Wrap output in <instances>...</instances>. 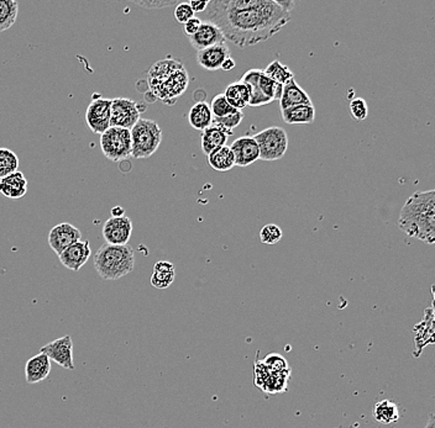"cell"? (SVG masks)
<instances>
[{
	"label": "cell",
	"instance_id": "6da1fadb",
	"mask_svg": "<svg viewBox=\"0 0 435 428\" xmlns=\"http://www.w3.org/2000/svg\"><path fill=\"white\" fill-rule=\"evenodd\" d=\"M203 18L219 29L225 41L248 47L275 36L291 21V13L276 0H214L208 1Z\"/></svg>",
	"mask_w": 435,
	"mask_h": 428
},
{
	"label": "cell",
	"instance_id": "7a4b0ae2",
	"mask_svg": "<svg viewBox=\"0 0 435 428\" xmlns=\"http://www.w3.org/2000/svg\"><path fill=\"white\" fill-rule=\"evenodd\" d=\"M399 228L426 245L435 242V190L414 193L399 214Z\"/></svg>",
	"mask_w": 435,
	"mask_h": 428
},
{
	"label": "cell",
	"instance_id": "3957f363",
	"mask_svg": "<svg viewBox=\"0 0 435 428\" xmlns=\"http://www.w3.org/2000/svg\"><path fill=\"white\" fill-rule=\"evenodd\" d=\"M94 268L103 280H118L135 268L134 250L129 245L114 246L104 243L96 251Z\"/></svg>",
	"mask_w": 435,
	"mask_h": 428
},
{
	"label": "cell",
	"instance_id": "277c9868",
	"mask_svg": "<svg viewBox=\"0 0 435 428\" xmlns=\"http://www.w3.org/2000/svg\"><path fill=\"white\" fill-rule=\"evenodd\" d=\"M131 157L136 160L149 158L159 150L162 142V130L150 118H140L130 130Z\"/></svg>",
	"mask_w": 435,
	"mask_h": 428
},
{
	"label": "cell",
	"instance_id": "5b68a950",
	"mask_svg": "<svg viewBox=\"0 0 435 428\" xmlns=\"http://www.w3.org/2000/svg\"><path fill=\"white\" fill-rule=\"evenodd\" d=\"M189 77L184 66L157 79H149V87L157 99L172 105L188 87Z\"/></svg>",
	"mask_w": 435,
	"mask_h": 428
},
{
	"label": "cell",
	"instance_id": "8992f818",
	"mask_svg": "<svg viewBox=\"0 0 435 428\" xmlns=\"http://www.w3.org/2000/svg\"><path fill=\"white\" fill-rule=\"evenodd\" d=\"M259 151H260V160H279L286 155L289 148V136L284 128L272 126L265 128L261 133H256L255 136Z\"/></svg>",
	"mask_w": 435,
	"mask_h": 428
},
{
	"label": "cell",
	"instance_id": "52a82bcc",
	"mask_svg": "<svg viewBox=\"0 0 435 428\" xmlns=\"http://www.w3.org/2000/svg\"><path fill=\"white\" fill-rule=\"evenodd\" d=\"M103 155L111 162H121L131 157V135L130 130L109 128L101 135Z\"/></svg>",
	"mask_w": 435,
	"mask_h": 428
},
{
	"label": "cell",
	"instance_id": "ba28073f",
	"mask_svg": "<svg viewBox=\"0 0 435 428\" xmlns=\"http://www.w3.org/2000/svg\"><path fill=\"white\" fill-rule=\"evenodd\" d=\"M140 114H141V110L136 101H131L129 98L111 99L110 128L131 130L134 125L141 118Z\"/></svg>",
	"mask_w": 435,
	"mask_h": 428
},
{
	"label": "cell",
	"instance_id": "9c48e42d",
	"mask_svg": "<svg viewBox=\"0 0 435 428\" xmlns=\"http://www.w3.org/2000/svg\"><path fill=\"white\" fill-rule=\"evenodd\" d=\"M110 106L111 99L106 98L93 99L92 103L88 105L84 118L93 133L101 135L110 128Z\"/></svg>",
	"mask_w": 435,
	"mask_h": 428
},
{
	"label": "cell",
	"instance_id": "30bf717a",
	"mask_svg": "<svg viewBox=\"0 0 435 428\" xmlns=\"http://www.w3.org/2000/svg\"><path fill=\"white\" fill-rule=\"evenodd\" d=\"M40 352L45 353L49 360L55 362L64 370H74V342L69 335L47 343Z\"/></svg>",
	"mask_w": 435,
	"mask_h": 428
},
{
	"label": "cell",
	"instance_id": "8fae6325",
	"mask_svg": "<svg viewBox=\"0 0 435 428\" xmlns=\"http://www.w3.org/2000/svg\"><path fill=\"white\" fill-rule=\"evenodd\" d=\"M133 233V221L128 216L110 218L103 226V237L108 245L124 246L128 245Z\"/></svg>",
	"mask_w": 435,
	"mask_h": 428
},
{
	"label": "cell",
	"instance_id": "7c38bea8",
	"mask_svg": "<svg viewBox=\"0 0 435 428\" xmlns=\"http://www.w3.org/2000/svg\"><path fill=\"white\" fill-rule=\"evenodd\" d=\"M82 240V233L72 223H64L51 228L49 233V245L56 255H60L71 245Z\"/></svg>",
	"mask_w": 435,
	"mask_h": 428
},
{
	"label": "cell",
	"instance_id": "4fadbf2b",
	"mask_svg": "<svg viewBox=\"0 0 435 428\" xmlns=\"http://www.w3.org/2000/svg\"><path fill=\"white\" fill-rule=\"evenodd\" d=\"M230 150L235 158V165L239 167H248L260 160V151L254 137H240L231 143Z\"/></svg>",
	"mask_w": 435,
	"mask_h": 428
},
{
	"label": "cell",
	"instance_id": "5bb4252c",
	"mask_svg": "<svg viewBox=\"0 0 435 428\" xmlns=\"http://www.w3.org/2000/svg\"><path fill=\"white\" fill-rule=\"evenodd\" d=\"M92 255V250L89 246V241H78L66 248L60 255L61 263L66 268L74 272H78L83 265L87 263L89 257Z\"/></svg>",
	"mask_w": 435,
	"mask_h": 428
},
{
	"label": "cell",
	"instance_id": "9a60e30c",
	"mask_svg": "<svg viewBox=\"0 0 435 428\" xmlns=\"http://www.w3.org/2000/svg\"><path fill=\"white\" fill-rule=\"evenodd\" d=\"M191 45L197 51H202L211 46L225 44V39L214 24L202 23L193 36L188 37Z\"/></svg>",
	"mask_w": 435,
	"mask_h": 428
},
{
	"label": "cell",
	"instance_id": "2e32d148",
	"mask_svg": "<svg viewBox=\"0 0 435 428\" xmlns=\"http://www.w3.org/2000/svg\"><path fill=\"white\" fill-rule=\"evenodd\" d=\"M51 373V360L45 353L34 355L25 365L26 383L37 384L49 378Z\"/></svg>",
	"mask_w": 435,
	"mask_h": 428
},
{
	"label": "cell",
	"instance_id": "e0dca14e",
	"mask_svg": "<svg viewBox=\"0 0 435 428\" xmlns=\"http://www.w3.org/2000/svg\"><path fill=\"white\" fill-rule=\"evenodd\" d=\"M229 57L230 51L225 44L211 46L197 52L198 63L206 71H218L225 59Z\"/></svg>",
	"mask_w": 435,
	"mask_h": 428
},
{
	"label": "cell",
	"instance_id": "ac0fdd59",
	"mask_svg": "<svg viewBox=\"0 0 435 428\" xmlns=\"http://www.w3.org/2000/svg\"><path fill=\"white\" fill-rule=\"evenodd\" d=\"M279 101H280L281 110L294 108L298 105H313L311 96H308L307 91H304L302 87L298 86L294 78L284 84L282 96Z\"/></svg>",
	"mask_w": 435,
	"mask_h": 428
},
{
	"label": "cell",
	"instance_id": "d6986e66",
	"mask_svg": "<svg viewBox=\"0 0 435 428\" xmlns=\"http://www.w3.org/2000/svg\"><path fill=\"white\" fill-rule=\"evenodd\" d=\"M0 193L9 199H21L28 193V180L21 172L0 179Z\"/></svg>",
	"mask_w": 435,
	"mask_h": 428
},
{
	"label": "cell",
	"instance_id": "ffe728a7",
	"mask_svg": "<svg viewBox=\"0 0 435 428\" xmlns=\"http://www.w3.org/2000/svg\"><path fill=\"white\" fill-rule=\"evenodd\" d=\"M261 72V69H250L246 73H244L243 77L240 78V82L246 84L250 88L249 106H264V105L272 103L271 99H269L267 96L262 94V91H260V88L257 86Z\"/></svg>",
	"mask_w": 435,
	"mask_h": 428
},
{
	"label": "cell",
	"instance_id": "44dd1931",
	"mask_svg": "<svg viewBox=\"0 0 435 428\" xmlns=\"http://www.w3.org/2000/svg\"><path fill=\"white\" fill-rule=\"evenodd\" d=\"M213 118H214L211 114V106L206 101L196 103L188 114V121L191 123V126L198 131H204L206 128H211Z\"/></svg>",
	"mask_w": 435,
	"mask_h": 428
},
{
	"label": "cell",
	"instance_id": "7402d4cb",
	"mask_svg": "<svg viewBox=\"0 0 435 428\" xmlns=\"http://www.w3.org/2000/svg\"><path fill=\"white\" fill-rule=\"evenodd\" d=\"M281 111L284 123L289 125H308L313 123L316 118L314 105H298Z\"/></svg>",
	"mask_w": 435,
	"mask_h": 428
},
{
	"label": "cell",
	"instance_id": "603a6c76",
	"mask_svg": "<svg viewBox=\"0 0 435 428\" xmlns=\"http://www.w3.org/2000/svg\"><path fill=\"white\" fill-rule=\"evenodd\" d=\"M229 136H231V133H226L225 130L218 128L216 125H211V128H206L202 133L203 153L208 156L216 148L226 146Z\"/></svg>",
	"mask_w": 435,
	"mask_h": 428
},
{
	"label": "cell",
	"instance_id": "cb8c5ba5",
	"mask_svg": "<svg viewBox=\"0 0 435 428\" xmlns=\"http://www.w3.org/2000/svg\"><path fill=\"white\" fill-rule=\"evenodd\" d=\"M225 99L228 101L234 109L241 110L245 109L249 106V101H250V88L244 83L235 82L229 84L224 93Z\"/></svg>",
	"mask_w": 435,
	"mask_h": 428
},
{
	"label": "cell",
	"instance_id": "d4e9b609",
	"mask_svg": "<svg viewBox=\"0 0 435 428\" xmlns=\"http://www.w3.org/2000/svg\"><path fill=\"white\" fill-rule=\"evenodd\" d=\"M174 278H176V269L170 262L160 260L154 265L151 277L152 287L164 290V289L171 287V284L174 282Z\"/></svg>",
	"mask_w": 435,
	"mask_h": 428
},
{
	"label": "cell",
	"instance_id": "484cf974",
	"mask_svg": "<svg viewBox=\"0 0 435 428\" xmlns=\"http://www.w3.org/2000/svg\"><path fill=\"white\" fill-rule=\"evenodd\" d=\"M206 162L216 172H228L235 167V158L229 146L216 148L206 156Z\"/></svg>",
	"mask_w": 435,
	"mask_h": 428
},
{
	"label": "cell",
	"instance_id": "4316f807",
	"mask_svg": "<svg viewBox=\"0 0 435 428\" xmlns=\"http://www.w3.org/2000/svg\"><path fill=\"white\" fill-rule=\"evenodd\" d=\"M372 414L374 419L380 424H394L399 419V405L389 400L379 401L374 406Z\"/></svg>",
	"mask_w": 435,
	"mask_h": 428
},
{
	"label": "cell",
	"instance_id": "83f0119b",
	"mask_svg": "<svg viewBox=\"0 0 435 428\" xmlns=\"http://www.w3.org/2000/svg\"><path fill=\"white\" fill-rule=\"evenodd\" d=\"M19 4L15 0H0V32L9 30L18 18Z\"/></svg>",
	"mask_w": 435,
	"mask_h": 428
},
{
	"label": "cell",
	"instance_id": "f1b7e54d",
	"mask_svg": "<svg viewBox=\"0 0 435 428\" xmlns=\"http://www.w3.org/2000/svg\"><path fill=\"white\" fill-rule=\"evenodd\" d=\"M262 72L265 73L266 77L270 78L274 82L279 83L281 86H284L294 78V72L277 59L269 64L265 71H262Z\"/></svg>",
	"mask_w": 435,
	"mask_h": 428
},
{
	"label": "cell",
	"instance_id": "f546056e",
	"mask_svg": "<svg viewBox=\"0 0 435 428\" xmlns=\"http://www.w3.org/2000/svg\"><path fill=\"white\" fill-rule=\"evenodd\" d=\"M289 377H291V370L284 373H271L270 378L266 380L261 389L269 394L284 392L289 389Z\"/></svg>",
	"mask_w": 435,
	"mask_h": 428
},
{
	"label": "cell",
	"instance_id": "4dcf8cb0",
	"mask_svg": "<svg viewBox=\"0 0 435 428\" xmlns=\"http://www.w3.org/2000/svg\"><path fill=\"white\" fill-rule=\"evenodd\" d=\"M19 158L9 148H0V179L18 172Z\"/></svg>",
	"mask_w": 435,
	"mask_h": 428
},
{
	"label": "cell",
	"instance_id": "1f68e13d",
	"mask_svg": "<svg viewBox=\"0 0 435 428\" xmlns=\"http://www.w3.org/2000/svg\"><path fill=\"white\" fill-rule=\"evenodd\" d=\"M213 118H225L228 115L235 114L239 110L234 109L233 106L225 99L224 94H218L213 98L211 105Z\"/></svg>",
	"mask_w": 435,
	"mask_h": 428
},
{
	"label": "cell",
	"instance_id": "d6a6232c",
	"mask_svg": "<svg viewBox=\"0 0 435 428\" xmlns=\"http://www.w3.org/2000/svg\"><path fill=\"white\" fill-rule=\"evenodd\" d=\"M243 111H236L235 114L228 115L225 118H214L211 125H216L218 128H223L226 133H234V128H238L243 121Z\"/></svg>",
	"mask_w": 435,
	"mask_h": 428
},
{
	"label": "cell",
	"instance_id": "836d02e7",
	"mask_svg": "<svg viewBox=\"0 0 435 428\" xmlns=\"http://www.w3.org/2000/svg\"><path fill=\"white\" fill-rule=\"evenodd\" d=\"M262 363L266 365V368L270 370L271 373H284L289 372V362L284 358V355L279 353H271L267 355Z\"/></svg>",
	"mask_w": 435,
	"mask_h": 428
},
{
	"label": "cell",
	"instance_id": "e575fe53",
	"mask_svg": "<svg viewBox=\"0 0 435 428\" xmlns=\"http://www.w3.org/2000/svg\"><path fill=\"white\" fill-rule=\"evenodd\" d=\"M282 238V230L277 225L269 223L265 225L260 231V240L265 245H276Z\"/></svg>",
	"mask_w": 435,
	"mask_h": 428
},
{
	"label": "cell",
	"instance_id": "d590c367",
	"mask_svg": "<svg viewBox=\"0 0 435 428\" xmlns=\"http://www.w3.org/2000/svg\"><path fill=\"white\" fill-rule=\"evenodd\" d=\"M350 113L354 120L356 121H364L369 115V106L365 99L362 98H354L350 103Z\"/></svg>",
	"mask_w": 435,
	"mask_h": 428
},
{
	"label": "cell",
	"instance_id": "8d00e7d4",
	"mask_svg": "<svg viewBox=\"0 0 435 428\" xmlns=\"http://www.w3.org/2000/svg\"><path fill=\"white\" fill-rule=\"evenodd\" d=\"M174 18L177 20V23L184 24V25L191 19L194 18V11H193L191 5L188 4V3H181V4L176 5Z\"/></svg>",
	"mask_w": 435,
	"mask_h": 428
},
{
	"label": "cell",
	"instance_id": "74e56055",
	"mask_svg": "<svg viewBox=\"0 0 435 428\" xmlns=\"http://www.w3.org/2000/svg\"><path fill=\"white\" fill-rule=\"evenodd\" d=\"M139 6H141L144 9H162V8H169L177 5V1H159V0H147V1H135Z\"/></svg>",
	"mask_w": 435,
	"mask_h": 428
},
{
	"label": "cell",
	"instance_id": "f35d334b",
	"mask_svg": "<svg viewBox=\"0 0 435 428\" xmlns=\"http://www.w3.org/2000/svg\"><path fill=\"white\" fill-rule=\"evenodd\" d=\"M201 25H202V19L196 18V16H194V18L191 19L189 21H187V23L184 24V34H186L188 37L193 36V35H194V34L198 31V29H199V26H201Z\"/></svg>",
	"mask_w": 435,
	"mask_h": 428
},
{
	"label": "cell",
	"instance_id": "ab89813d",
	"mask_svg": "<svg viewBox=\"0 0 435 428\" xmlns=\"http://www.w3.org/2000/svg\"><path fill=\"white\" fill-rule=\"evenodd\" d=\"M189 5H191V8L194 11V14L196 13H204V10L208 6V1H204V0H193V1L189 3Z\"/></svg>",
	"mask_w": 435,
	"mask_h": 428
},
{
	"label": "cell",
	"instance_id": "60d3db41",
	"mask_svg": "<svg viewBox=\"0 0 435 428\" xmlns=\"http://www.w3.org/2000/svg\"><path fill=\"white\" fill-rule=\"evenodd\" d=\"M276 3L277 5L282 8L284 11H287V13H291L292 10H294V6H296V3L292 1V0H284V1H281V0H276Z\"/></svg>",
	"mask_w": 435,
	"mask_h": 428
},
{
	"label": "cell",
	"instance_id": "b9f144b4",
	"mask_svg": "<svg viewBox=\"0 0 435 428\" xmlns=\"http://www.w3.org/2000/svg\"><path fill=\"white\" fill-rule=\"evenodd\" d=\"M235 67H236V62H235L231 57H229V58L225 59L223 64H221L220 69H223V71H226V72H228V71H233Z\"/></svg>",
	"mask_w": 435,
	"mask_h": 428
},
{
	"label": "cell",
	"instance_id": "7bdbcfd3",
	"mask_svg": "<svg viewBox=\"0 0 435 428\" xmlns=\"http://www.w3.org/2000/svg\"><path fill=\"white\" fill-rule=\"evenodd\" d=\"M121 216H125L124 209L121 206H116L111 210V218H121Z\"/></svg>",
	"mask_w": 435,
	"mask_h": 428
},
{
	"label": "cell",
	"instance_id": "ee69618b",
	"mask_svg": "<svg viewBox=\"0 0 435 428\" xmlns=\"http://www.w3.org/2000/svg\"><path fill=\"white\" fill-rule=\"evenodd\" d=\"M434 414H429V421H428V424H426V428H434Z\"/></svg>",
	"mask_w": 435,
	"mask_h": 428
}]
</instances>
